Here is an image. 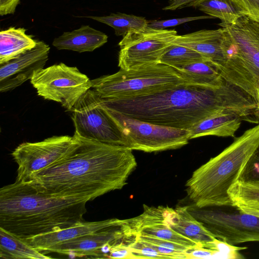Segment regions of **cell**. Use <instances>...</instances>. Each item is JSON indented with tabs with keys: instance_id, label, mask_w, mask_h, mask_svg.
Segmentation results:
<instances>
[{
	"instance_id": "6da1fadb",
	"label": "cell",
	"mask_w": 259,
	"mask_h": 259,
	"mask_svg": "<svg viewBox=\"0 0 259 259\" xmlns=\"http://www.w3.org/2000/svg\"><path fill=\"white\" fill-rule=\"evenodd\" d=\"M101 102L105 108L138 120L186 130L224 110L253 122L256 107L251 96L227 81L219 85L186 82L146 95Z\"/></svg>"
},
{
	"instance_id": "7a4b0ae2",
	"label": "cell",
	"mask_w": 259,
	"mask_h": 259,
	"mask_svg": "<svg viewBox=\"0 0 259 259\" xmlns=\"http://www.w3.org/2000/svg\"><path fill=\"white\" fill-rule=\"evenodd\" d=\"M74 136L77 144L65 157L27 182L52 196L87 201L127 184L137 165L131 149Z\"/></svg>"
},
{
	"instance_id": "3957f363",
	"label": "cell",
	"mask_w": 259,
	"mask_h": 259,
	"mask_svg": "<svg viewBox=\"0 0 259 259\" xmlns=\"http://www.w3.org/2000/svg\"><path fill=\"white\" fill-rule=\"evenodd\" d=\"M85 200L51 196L30 182L0 189V228L23 239L66 229L83 221Z\"/></svg>"
},
{
	"instance_id": "277c9868",
	"label": "cell",
	"mask_w": 259,
	"mask_h": 259,
	"mask_svg": "<svg viewBox=\"0 0 259 259\" xmlns=\"http://www.w3.org/2000/svg\"><path fill=\"white\" fill-rule=\"evenodd\" d=\"M258 146L259 123L195 170L185 185L193 203L198 207L233 206L228 191Z\"/></svg>"
},
{
	"instance_id": "5b68a950",
	"label": "cell",
	"mask_w": 259,
	"mask_h": 259,
	"mask_svg": "<svg viewBox=\"0 0 259 259\" xmlns=\"http://www.w3.org/2000/svg\"><path fill=\"white\" fill-rule=\"evenodd\" d=\"M229 41L216 66L222 77L240 88L255 101L259 94V22L243 16L223 27Z\"/></svg>"
},
{
	"instance_id": "8992f818",
	"label": "cell",
	"mask_w": 259,
	"mask_h": 259,
	"mask_svg": "<svg viewBox=\"0 0 259 259\" xmlns=\"http://www.w3.org/2000/svg\"><path fill=\"white\" fill-rule=\"evenodd\" d=\"M189 82L176 69L155 64L91 80L92 88L103 99H121L157 92Z\"/></svg>"
},
{
	"instance_id": "52a82bcc",
	"label": "cell",
	"mask_w": 259,
	"mask_h": 259,
	"mask_svg": "<svg viewBox=\"0 0 259 259\" xmlns=\"http://www.w3.org/2000/svg\"><path fill=\"white\" fill-rule=\"evenodd\" d=\"M188 211L217 239L231 245L259 242V217L234 207L225 210L220 206L198 207L186 205Z\"/></svg>"
},
{
	"instance_id": "ba28073f",
	"label": "cell",
	"mask_w": 259,
	"mask_h": 259,
	"mask_svg": "<svg viewBox=\"0 0 259 259\" xmlns=\"http://www.w3.org/2000/svg\"><path fill=\"white\" fill-rule=\"evenodd\" d=\"M71 111L74 135L107 144L128 147L125 136L93 89H89L80 98Z\"/></svg>"
},
{
	"instance_id": "9c48e42d",
	"label": "cell",
	"mask_w": 259,
	"mask_h": 259,
	"mask_svg": "<svg viewBox=\"0 0 259 259\" xmlns=\"http://www.w3.org/2000/svg\"><path fill=\"white\" fill-rule=\"evenodd\" d=\"M30 82L38 96L58 102L70 111L92 88L91 80L85 74L63 63L35 71Z\"/></svg>"
},
{
	"instance_id": "30bf717a",
	"label": "cell",
	"mask_w": 259,
	"mask_h": 259,
	"mask_svg": "<svg viewBox=\"0 0 259 259\" xmlns=\"http://www.w3.org/2000/svg\"><path fill=\"white\" fill-rule=\"evenodd\" d=\"M105 109L122 130L132 150L153 152L176 149L190 140L189 130L154 124Z\"/></svg>"
},
{
	"instance_id": "8fae6325",
	"label": "cell",
	"mask_w": 259,
	"mask_h": 259,
	"mask_svg": "<svg viewBox=\"0 0 259 259\" xmlns=\"http://www.w3.org/2000/svg\"><path fill=\"white\" fill-rule=\"evenodd\" d=\"M174 29H144L126 34L119 42L118 66L123 70L159 64V60L177 36Z\"/></svg>"
},
{
	"instance_id": "7c38bea8",
	"label": "cell",
	"mask_w": 259,
	"mask_h": 259,
	"mask_svg": "<svg viewBox=\"0 0 259 259\" xmlns=\"http://www.w3.org/2000/svg\"><path fill=\"white\" fill-rule=\"evenodd\" d=\"M76 144L73 135L55 136L40 142L20 144L11 154L18 165L16 181H30L35 175L65 157Z\"/></svg>"
},
{
	"instance_id": "4fadbf2b",
	"label": "cell",
	"mask_w": 259,
	"mask_h": 259,
	"mask_svg": "<svg viewBox=\"0 0 259 259\" xmlns=\"http://www.w3.org/2000/svg\"><path fill=\"white\" fill-rule=\"evenodd\" d=\"M137 237L130 219L120 220L116 224L99 231L58 244L47 252L67 254L71 257L105 258L101 251L104 245L109 243L113 246L125 244L130 246L137 240Z\"/></svg>"
},
{
	"instance_id": "5bb4252c",
	"label": "cell",
	"mask_w": 259,
	"mask_h": 259,
	"mask_svg": "<svg viewBox=\"0 0 259 259\" xmlns=\"http://www.w3.org/2000/svg\"><path fill=\"white\" fill-rule=\"evenodd\" d=\"M50 47L37 40L36 46L19 57L1 64L0 92L12 91L31 79L35 71L44 68L49 59Z\"/></svg>"
},
{
	"instance_id": "9a60e30c",
	"label": "cell",
	"mask_w": 259,
	"mask_h": 259,
	"mask_svg": "<svg viewBox=\"0 0 259 259\" xmlns=\"http://www.w3.org/2000/svg\"><path fill=\"white\" fill-rule=\"evenodd\" d=\"M139 215L130 219L131 225L137 235H147L170 241L190 249L203 247L190 239L171 229L165 220L164 207L143 205Z\"/></svg>"
},
{
	"instance_id": "2e32d148",
	"label": "cell",
	"mask_w": 259,
	"mask_h": 259,
	"mask_svg": "<svg viewBox=\"0 0 259 259\" xmlns=\"http://www.w3.org/2000/svg\"><path fill=\"white\" fill-rule=\"evenodd\" d=\"M229 38L228 32L222 27L177 35L172 44L192 49L217 65L223 58Z\"/></svg>"
},
{
	"instance_id": "e0dca14e",
	"label": "cell",
	"mask_w": 259,
	"mask_h": 259,
	"mask_svg": "<svg viewBox=\"0 0 259 259\" xmlns=\"http://www.w3.org/2000/svg\"><path fill=\"white\" fill-rule=\"evenodd\" d=\"M164 214L166 222L174 230L203 247L215 250L214 242L217 238L190 213L186 206H179L175 209L165 206Z\"/></svg>"
},
{
	"instance_id": "ac0fdd59",
	"label": "cell",
	"mask_w": 259,
	"mask_h": 259,
	"mask_svg": "<svg viewBox=\"0 0 259 259\" xmlns=\"http://www.w3.org/2000/svg\"><path fill=\"white\" fill-rule=\"evenodd\" d=\"M120 220L111 219L96 222H81L73 226L36 236L25 240L32 247L47 252L53 246L81 236L95 233L118 223Z\"/></svg>"
},
{
	"instance_id": "d6986e66",
	"label": "cell",
	"mask_w": 259,
	"mask_h": 259,
	"mask_svg": "<svg viewBox=\"0 0 259 259\" xmlns=\"http://www.w3.org/2000/svg\"><path fill=\"white\" fill-rule=\"evenodd\" d=\"M243 120L240 115L234 111L216 112L189 129L190 140L206 136L234 137Z\"/></svg>"
},
{
	"instance_id": "ffe728a7",
	"label": "cell",
	"mask_w": 259,
	"mask_h": 259,
	"mask_svg": "<svg viewBox=\"0 0 259 259\" xmlns=\"http://www.w3.org/2000/svg\"><path fill=\"white\" fill-rule=\"evenodd\" d=\"M107 35L89 25L64 32L55 38L52 45L58 50H67L79 53L93 52L107 42Z\"/></svg>"
},
{
	"instance_id": "44dd1931",
	"label": "cell",
	"mask_w": 259,
	"mask_h": 259,
	"mask_svg": "<svg viewBox=\"0 0 259 259\" xmlns=\"http://www.w3.org/2000/svg\"><path fill=\"white\" fill-rule=\"evenodd\" d=\"M24 28L10 27L0 32V65L16 59L34 48L37 40Z\"/></svg>"
},
{
	"instance_id": "7402d4cb",
	"label": "cell",
	"mask_w": 259,
	"mask_h": 259,
	"mask_svg": "<svg viewBox=\"0 0 259 259\" xmlns=\"http://www.w3.org/2000/svg\"><path fill=\"white\" fill-rule=\"evenodd\" d=\"M228 193L233 206L259 217V181L238 180Z\"/></svg>"
},
{
	"instance_id": "603a6c76",
	"label": "cell",
	"mask_w": 259,
	"mask_h": 259,
	"mask_svg": "<svg viewBox=\"0 0 259 259\" xmlns=\"http://www.w3.org/2000/svg\"><path fill=\"white\" fill-rule=\"evenodd\" d=\"M188 81L206 85H219L225 80L216 65L207 59L196 61L175 68Z\"/></svg>"
},
{
	"instance_id": "cb8c5ba5",
	"label": "cell",
	"mask_w": 259,
	"mask_h": 259,
	"mask_svg": "<svg viewBox=\"0 0 259 259\" xmlns=\"http://www.w3.org/2000/svg\"><path fill=\"white\" fill-rule=\"evenodd\" d=\"M0 257L6 259H47V256L25 240L0 228Z\"/></svg>"
},
{
	"instance_id": "d4e9b609",
	"label": "cell",
	"mask_w": 259,
	"mask_h": 259,
	"mask_svg": "<svg viewBox=\"0 0 259 259\" xmlns=\"http://www.w3.org/2000/svg\"><path fill=\"white\" fill-rule=\"evenodd\" d=\"M195 8L220 19L221 23L219 25L222 27L234 24L243 16L232 0H203Z\"/></svg>"
},
{
	"instance_id": "484cf974",
	"label": "cell",
	"mask_w": 259,
	"mask_h": 259,
	"mask_svg": "<svg viewBox=\"0 0 259 259\" xmlns=\"http://www.w3.org/2000/svg\"><path fill=\"white\" fill-rule=\"evenodd\" d=\"M83 17L109 25L114 29L116 35L123 37L130 32L144 29L148 25V20L143 17L119 12L111 13L108 16H88Z\"/></svg>"
},
{
	"instance_id": "4316f807",
	"label": "cell",
	"mask_w": 259,
	"mask_h": 259,
	"mask_svg": "<svg viewBox=\"0 0 259 259\" xmlns=\"http://www.w3.org/2000/svg\"><path fill=\"white\" fill-rule=\"evenodd\" d=\"M205 59H207L192 49L172 44L161 56L159 64H164L175 69L196 61Z\"/></svg>"
},
{
	"instance_id": "83f0119b",
	"label": "cell",
	"mask_w": 259,
	"mask_h": 259,
	"mask_svg": "<svg viewBox=\"0 0 259 259\" xmlns=\"http://www.w3.org/2000/svg\"><path fill=\"white\" fill-rule=\"evenodd\" d=\"M137 238L172 258H189L187 252L190 248L166 240L147 235H137Z\"/></svg>"
},
{
	"instance_id": "f1b7e54d",
	"label": "cell",
	"mask_w": 259,
	"mask_h": 259,
	"mask_svg": "<svg viewBox=\"0 0 259 259\" xmlns=\"http://www.w3.org/2000/svg\"><path fill=\"white\" fill-rule=\"evenodd\" d=\"M131 258H172L171 256L162 254L146 244L137 237V240L130 246Z\"/></svg>"
},
{
	"instance_id": "f546056e",
	"label": "cell",
	"mask_w": 259,
	"mask_h": 259,
	"mask_svg": "<svg viewBox=\"0 0 259 259\" xmlns=\"http://www.w3.org/2000/svg\"><path fill=\"white\" fill-rule=\"evenodd\" d=\"M212 18L213 17L210 16H201L174 18L163 20H153L148 21L147 26L153 29H165L166 28L181 25L187 22Z\"/></svg>"
},
{
	"instance_id": "4dcf8cb0",
	"label": "cell",
	"mask_w": 259,
	"mask_h": 259,
	"mask_svg": "<svg viewBox=\"0 0 259 259\" xmlns=\"http://www.w3.org/2000/svg\"><path fill=\"white\" fill-rule=\"evenodd\" d=\"M239 180L259 181V146L246 164Z\"/></svg>"
},
{
	"instance_id": "1f68e13d",
	"label": "cell",
	"mask_w": 259,
	"mask_h": 259,
	"mask_svg": "<svg viewBox=\"0 0 259 259\" xmlns=\"http://www.w3.org/2000/svg\"><path fill=\"white\" fill-rule=\"evenodd\" d=\"M243 16L259 22V0H232Z\"/></svg>"
},
{
	"instance_id": "d6a6232c",
	"label": "cell",
	"mask_w": 259,
	"mask_h": 259,
	"mask_svg": "<svg viewBox=\"0 0 259 259\" xmlns=\"http://www.w3.org/2000/svg\"><path fill=\"white\" fill-rule=\"evenodd\" d=\"M203 0H169L168 5L163 8V10H176L186 7L196 6Z\"/></svg>"
},
{
	"instance_id": "836d02e7",
	"label": "cell",
	"mask_w": 259,
	"mask_h": 259,
	"mask_svg": "<svg viewBox=\"0 0 259 259\" xmlns=\"http://www.w3.org/2000/svg\"><path fill=\"white\" fill-rule=\"evenodd\" d=\"M108 258H131L129 246L119 244L113 246L110 250Z\"/></svg>"
},
{
	"instance_id": "e575fe53",
	"label": "cell",
	"mask_w": 259,
	"mask_h": 259,
	"mask_svg": "<svg viewBox=\"0 0 259 259\" xmlns=\"http://www.w3.org/2000/svg\"><path fill=\"white\" fill-rule=\"evenodd\" d=\"M187 253L189 258H204L217 254L222 255L217 250L204 247L189 249Z\"/></svg>"
},
{
	"instance_id": "d590c367",
	"label": "cell",
	"mask_w": 259,
	"mask_h": 259,
	"mask_svg": "<svg viewBox=\"0 0 259 259\" xmlns=\"http://www.w3.org/2000/svg\"><path fill=\"white\" fill-rule=\"evenodd\" d=\"M20 0H0V15L13 14Z\"/></svg>"
},
{
	"instance_id": "8d00e7d4",
	"label": "cell",
	"mask_w": 259,
	"mask_h": 259,
	"mask_svg": "<svg viewBox=\"0 0 259 259\" xmlns=\"http://www.w3.org/2000/svg\"><path fill=\"white\" fill-rule=\"evenodd\" d=\"M256 107L254 111V117L256 121V123H259V94H258L256 100Z\"/></svg>"
}]
</instances>
